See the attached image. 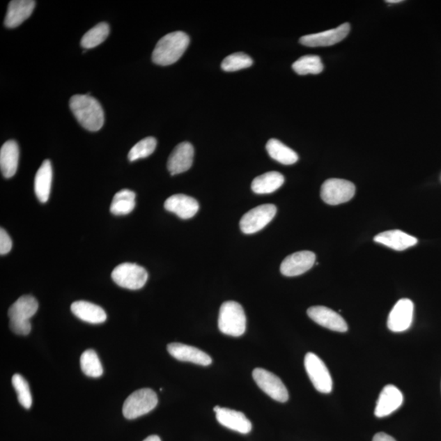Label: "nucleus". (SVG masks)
Here are the masks:
<instances>
[{"label":"nucleus","instance_id":"31","mask_svg":"<svg viewBox=\"0 0 441 441\" xmlns=\"http://www.w3.org/2000/svg\"><path fill=\"white\" fill-rule=\"evenodd\" d=\"M157 146V141L153 137H146L132 146L127 158L131 162L139 159L148 157L153 154Z\"/></svg>","mask_w":441,"mask_h":441},{"label":"nucleus","instance_id":"20","mask_svg":"<svg viewBox=\"0 0 441 441\" xmlns=\"http://www.w3.org/2000/svg\"><path fill=\"white\" fill-rule=\"evenodd\" d=\"M36 7L33 0H13L8 4L4 24L8 28H15L29 18Z\"/></svg>","mask_w":441,"mask_h":441},{"label":"nucleus","instance_id":"6","mask_svg":"<svg viewBox=\"0 0 441 441\" xmlns=\"http://www.w3.org/2000/svg\"><path fill=\"white\" fill-rule=\"evenodd\" d=\"M355 187L348 180L331 178L322 185L320 196L330 206H338L352 200Z\"/></svg>","mask_w":441,"mask_h":441},{"label":"nucleus","instance_id":"3","mask_svg":"<svg viewBox=\"0 0 441 441\" xmlns=\"http://www.w3.org/2000/svg\"><path fill=\"white\" fill-rule=\"evenodd\" d=\"M246 316L240 303L229 301L222 305L218 316V328L222 334L238 338L246 330Z\"/></svg>","mask_w":441,"mask_h":441},{"label":"nucleus","instance_id":"10","mask_svg":"<svg viewBox=\"0 0 441 441\" xmlns=\"http://www.w3.org/2000/svg\"><path fill=\"white\" fill-rule=\"evenodd\" d=\"M414 303L408 298H402L396 303L389 314L388 329L395 333H401L410 328L414 317Z\"/></svg>","mask_w":441,"mask_h":441},{"label":"nucleus","instance_id":"1","mask_svg":"<svg viewBox=\"0 0 441 441\" xmlns=\"http://www.w3.org/2000/svg\"><path fill=\"white\" fill-rule=\"evenodd\" d=\"M70 107L79 124L91 132L100 130L105 121L101 104L90 95H74Z\"/></svg>","mask_w":441,"mask_h":441},{"label":"nucleus","instance_id":"17","mask_svg":"<svg viewBox=\"0 0 441 441\" xmlns=\"http://www.w3.org/2000/svg\"><path fill=\"white\" fill-rule=\"evenodd\" d=\"M169 353L180 362H191L203 366L212 363V358L203 350L183 343H170L167 347Z\"/></svg>","mask_w":441,"mask_h":441},{"label":"nucleus","instance_id":"36","mask_svg":"<svg viewBox=\"0 0 441 441\" xmlns=\"http://www.w3.org/2000/svg\"><path fill=\"white\" fill-rule=\"evenodd\" d=\"M373 441H396L392 436L384 433H377L373 436Z\"/></svg>","mask_w":441,"mask_h":441},{"label":"nucleus","instance_id":"22","mask_svg":"<svg viewBox=\"0 0 441 441\" xmlns=\"http://www.w3.org/2000/svg\"><path fill=\"white\" fill-rule=\"evenodd\" d=\"M19 160V147L15 141L9 140L0 150V169L3 176L10 178L15 175Z\"/></svg>","mask_w":441,"mask_h":441},{"label":"nucleus","instance_id":"5","mask_svg":"<svg viewBox=\"0 0 441 441\" xmlns=\"http://www.w3.org/2000/svg\"><path fill=\"white\" fill-rule=\"evenodd\" d=\"M111 277L118 286L137 291L144 287L148 279L144 268L135 263H122L113 270Z\"/></svg>","mask_w":441,"mask_h":441},{"label":"nucleus","instance_id":"15","mask_svg":"<svg viewBox=\"0 0 441 441\" xmlns=\"http://www.w3.org/2000/svg\"><path fill=\"white\" fill-rule=\"evenodd\" d=\"M194 154V147L189 142L184 141L175 147L167 164L171 175L183 173L191 169Z\"/></svg>","mask_w":441,"mask_h":441},{"label":"nucleus","instance_id":"26","mask_svg":"<svg viewBox=\"0 0 441 441\" xmlns=\"http://www.w3.org/2000/svg\"><path fill=\"white\" fill-rule=\"evenodd\" d=\"M265 149L273 160L282 164L291 165L298 160V155L295 151L277 139H270Z\"/></svg>","mask_w":441,"mask_h":441},{"label":"nucleus","instance_id":"37","mask_svg":"<svg viewBox=\"0 0 441 441\" xmlns=\"http://www.w3.org/2000/svg\"><path fill=\"white\" fill-rule=\"evenodd\" d=\"M144 441H161L158 435H150L146 438Z\"/></svg>","mask_w":441,"mask_h":441},{"label":"nucleus","instance_id":"2","mask_svg":"<svg viewBox=\"0 0 441 441\" xmlns=\"http://www.w3.org/2000/svg\"><path fill=\"white\" fill-rule=\"evenodd\" d=\"M189 44V38L185 32L175 31L164 36L155 47L153 63L160 65L177 63L186 52Z\"/></svg>","mask_w":441,"mask_h":441},{"label":"nucleus","instance_id":"14","mask_svg":"<svg viewBox=\"0 0 441 441\" xmlns=\"http://www.w3.org/2000/svg\"><path fill=\"white\" fill-rule=\"evenodd\" d=\"M216 418L221 425L241 434H248L252 430V424L243 412L227 408L215 407Z\"/></svg>","mask_w":441,"mask_h":441},{"label":"nucleus","instance_id":"29","mask_svg":"<svg viewBox=\"0 0 441 441\" xmlns=\"http://www.w3.org/2000/svg\"><path fill=\"white\" fill-rule=\"evenodd\" d=\"M109 33H110V27H109L108 24L106 22L99 23L84 36L82 40V46L85 49H90L100 45L107 40Z\"/></svg>","mask_w":441,"mask_h":441},{"label":"nucleus","instance_id":"33","mask_svg":"<svg viewBox=\"0 0 441 441\" xmlns=\"http://www.w3.org/2000/svg\"><path fill=\"white\" fill-rule=\"evenodd\" d=\"M254 63L253 59L244 53H236L227 56L222 61V69L229 72L249 68Z\"/></svg>","mask_w":441,"mask_h":441},{"label":"nucleus","instance_id":"18","mask_svg":"<svg viewBox=\"0 0 441 441\" xmlns=\"http://www.w3.org/2000/svg\"><path fill=\"white\" fill-rule=\"evenodd\" d=\"M165 210L175 213L182 219H189L196 215L200 208L196 199L183 194H173L164 203Z\"/></svg>","mask_w":441,"mask_h":441},{"label":"nucleus","instance_id":"7","mask_svg":"<svg viewBox=\"0 0 441 441\" xmlns=\"http://www.w3.org/2000/svg\"><path fill=\"white\" fill-rule=\"evenodd\" d=\"M304 364L307 376L316 390L325 394L330 393L333 389V380L323 360L316 354L309 353L306 355Z\"/></svg>","mask_w":441,"mask_h":441},{"label":"nucleus","instance_id":"34","mask_svg":"<svg viewBox=\"0 0 441 441\" xmlns=\"http://www.w3.org/2000/svg\"><path fill=\"white\" fill-rule=\"evenodd\" d=\"M10 329L18 335L26 336L31 333V325L30 321H10Z\"/></svg>","mask_w":441,"mask_h":441},{"label":"nucleus","instance_id":"8","mask_svg":"<svg viewBox=\"0 0 441 441\" xmlns=\"http://www.w3.org/2000/svg\"><path fill=\"white\" fill-rule=\"evenodd\" d=\"M277 208L274 205L255 207L242 217L240 226L245 234H254L264 229L276 216Z\"/></svg>","mask_w":441,"mask_h":441},{"label":"nucleus","instance_id":"32","mask_svg":"<svg viewBox=\"0 0 441 441\" xmlns=\"http://www.w3.org/2000/svg\"><path fill=\"white\" fill-rule=\"evenodd\" d=\"M12 383L17 392L19 403H20L22 406L25 408V409H31L32 405V396L29 384H28L26 379L20 376V374L16 373L13 376Z\"/></svg>","mask_w":441,"mask_h":441},{"label":"nucleus","instance_id":"25","mask_svg":"<svg viewBox=\"0 0 441 441\" xmlns=\"http://www.w3.org/2000/svg\"><path fill=\"white\" fill-rule=\"evenodd\" d=\"M284 183V178L281 173L268 172L254 178L251 187L256 194H271L281 188Z\"/></svg>","mask_w":441,"mask_h":441},{"label":"nucleus","instance_id":"38","mask_svg":"<svg viewBox=\"0 0 441 441\" xmlns=\"http://www.w3.org/2000/svg\"><path fill=\"white\" fill-rule=\"evenodd\" d=\"M401 0H387V3H401Z\"/></svg>","mask_w":441,"mask_h":441},{"label":"nucleus","instance_id":"28","mask_svg":"<svg viewBox=\"0 0 441 441\" xmlns=\"http://www.w3.org/2000/svg\"><path fill=\"white\" fill-rule=\"evenodd\" d=\"M292 68L297 75H318L323 71L324 65L319 56L306 55L297 60Z\"/></svg>","mask_w":441,"mask_h":441},{"label":"nucleus","instance_id":"16","mask_svg":"<svg viewBox=\"0 0 441 441\" xmlns=\"http://www.w3.org/2000/svg\"><path fill=\"white\" fill-rule=\"evenodd\" d=\"M404 401L401 392L394 385H387L382 389L378 397L374 415L378 418H383L399 409Z\"/></svg>","mask_w":441,"mask_h":441},{"label":"nucleus","instance_id":"27","mask_svg":"<svg viewBox=\"0 0 441 441\" xmlns=\"http://www.w3.org/2000/svg\"><path fill=\"white\" fill-rule=\"evenodd\" d=\"M136 194L130 189H124L114 196L110 210L114 215H129L134 210Z\"/></svg>","mask_w":441,"mask_h":441},{"label":"nucleus","instance_id":"19","mask_svg":"<svg viewBox=\"0 0 441 441\" xmlns=\"http://www.w3.org/2000/svg\"><path fill=\"white\" fill-rule=\"evenodd\" d=\"M374 241L396 251H404L418 243V239L415 237L400 230L382 232L374 237Z\"/></svg>","mask_w":441,"mask_h":441},{"label":"nucleus","instance_id":"23","mask_svg":"<svg viewBox=\"0 0 441 441\" xmlns=\"http://www.w3.org/2000/svg\"><path fill=\"white\" fill-rule=\"evenodd\" d=\"M39 308V303L34 297L25 295L19 297L9 308L8 317L10 321H30Z\"/></svg>","mask_w":441,"mask_h":441},{"label":"nucleus","instance_id":"12","mask_svg":"<svg viewBox=\"0 0 441 441\" xmlns=\"http://www.w3.org/2000/svg\"><path fill=\"white\" fill-rule=\"evenodd\" d=\"M307 315L313 321L330 330L344 333L348 330L347 322L339 313L323 306L311 307L307 310Z\"/></svg>","mask_w":441,"mask_h":441},{"label":"nucleus","instance_id":"21","mask_svg":"<svg viewBox=\"0 0 441 441\" xmlns=\"http://www.w3.org/2000/svg\"><path fill=\"white\" fill-rule=\"evenodd\" d=\"M70 310L79 319L89 324H102L107 320V313L101 307L86 301L72 303Z\"/></svg>","mask_w":441,"mask_h":441},{"label":"nucleus","instance_id":"9","mask_svg":"<svg viewBox=\"0 0 441 441\" xmlns=\"http://www.w3.org/2000/svg\"><path fill=\"white\" fill-rule=\"evenodd\" d=\"M253 378L257 385L265 394L278 402L284 403L288 400V392L281 378L274 373L258 368L253 372Z\"/></svg>","mask_w":441,"mask_h":441},{"label":"nucleus","instance_id":"4","mask_svg":"<svg viewBox=\"0 0 441 441\" xmlns=\"http://www.w3.org/2000/svg\"><path fill=\"white\" fill-rule=\"evenodd\" d=\"M158 404V396L149 388L140 389L127 398L123 415L127 419H135L148 414Z\"/></svg>","mask_w":441,"mask_h":441},{"label":"nucleus","instance_id":"11","mask_svg":"<svg viewBox=\"0 0 441 441\" xmlns=\"http://www.w3.org/2000/svg\"><path fill=\"white\" fill-rule=\"evenodd\" d=\"M316 263V254L311 251H301L284 258L281 272L288 277H297L309 271Z\"/></svg>","mask_w":441,"mask_h":441},{"label":"nucleus","instance_id":"30","mask_svg":"<svg viewBox=\"0 0 441 441\" xmlns=\"http://www.w3.org/2000/svg\"><path fill=\"white\" fill-rule=\"evenodd\" d=\"M80 366L82 371L90 378H99L102 376L103 369L98 355L93 350H87L80 357Z\"/></svg>","mask_w":441,"mask_h":441},{"label":"nucleus","instance_id":"13","mask_svg":"<svg viewBox=\"0 0 441 441\" xmlns=\"http://www.w3.org/2000/svg\"><path fill=\"white\" fill-rule=\"evenodd\" d=\"M350 30V24L343 23L335 29L302 36L300 41L307 47L332 46L343 40L348 36Z\"/></svg>","mask_w":441,"mask_h":441},{"label":"nucleus","instance_id":"35","mask_svg":"<svg viewBox=\"0 0 441 441\" xmlns=\"http://www.w3.org/2000/svg\"><path fill=\"white\" fill-rule=\"evenodd\" d=\"M13 247V242L10 236L3 229H0V254L6 255L10 252Z\"/></svg>","mask_w":441,"mask_h":441},{"label":"nucleus","instance_id":"24","mask_svg":"<svg viewBox=\"0 0 441 441\" xmlns=\"http://www.w3.org/2000/svg\"><path fill=\"white\" fill-rule=\"evenodd\" d=\"M52 181H53V168L50 160H46L37 171L35 178V192L41 203L49 201Z\"/></svg>","mask_w":441,"mask_h":441}]
</instances>
